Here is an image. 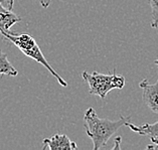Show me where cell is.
<instances>
[{"mask_svg":"<svg viewBox=\"0 0 158 150\" xmlns=\"http://www.w3.org/2000/svg\"><path fill=\"white\" fill-rule=\"evenodd\" d=\"M85 131L93 142L94 150L104 148L109 139L122 126H127L131 122V116H121L117 121L100 118L94 108L90 107L84 115Z\"/></svg>","mask_w":158,"mask_h":150,"instance_id":"obj_1","label":"cell"},{"mask_svg":"<svg viewBox=\"0 0 158 150\" xmlns=\"http://www.w3.org/2000/svg\"><path fill=\"white\" fill-rule=\"evenodd\" d=\"M82 78L89 85V93L98 96L101 99H105L112 90H121L125 86V78L123 76L116 75L115 69L113 73L109 75L101 74L98 72H93L92 74L83 72Z\"/></svg>","mask_w":158,"mask_h":150,"instance_id":"obj_2","label":"cell"},{"mask_svg":"<svg viewBox=\"0 0 158 150\" xmlns=\"http://www.w3.org/2000/svg\"><path fill=\"white\" fill-rule=\"evenodd\" d=\"M139 87L142 89V100L145 105L153 113L158 114V79L154 84H150L148 80L144 79L139 83Z\"/></svg>","mask_w":158,"mask_h":150,"instance_id":"obj_3","label":"cell"},{"mask_svg":"<svg viewBox=\"0 0 158 150\" xmlns=\"http://www.w3.org/2000/svg\"><path fill=\"white\" fill-rule=\"evenodd\" d=\"M44 150H77L78 145L75 141L71 140L64 134L56 133L51 138H44L42 140Z\"/></svg>","mask_w":158,"mask_h":150,"instance_id":"obj_4","label":"cell"},{"mask_svg":"<svg viewBox=\"0 0 158 150\" xmlns=\"http://www.w3.org/2000/svg\"><path fill=\"white\" fill-rule=\"evenodd\" d=\"M127 127H129L132 131L139 134V135L148 136L151 140V143H153L155 146V148H158V121L152 123V124L146 123V124L139 126L134 125L132 122H130Z\"/></svg>","mask_w":158,"mask_h":150,"instance_id":"obj_5","label":"cell"},{"mask_svg":"<svg viewBox=\"0 0 158 150\" xmlns=\"http://www.w3.org/2000/svg\"><path fill=\"white\" fill-rule=\"evenodd\" d=\"M20 21L21 17L13 13L12 10L7 9L0 4V32L10 31L9 29Z\"/></svg>","mask_w":158,"mask_h":150,"instance_id":"obj_6","label":"cell"},{"mask_svg":"<svg viewBox=\"0 0 158 150\" xmlns=\"http://www.w3.org/2000/svg\"><path fill=\"white\" fill-rule=\"evenodd\" d=\"M0 75L9 77H16L18 75L17 70L10 64L7 59V55L1 49H0Z\"/></svg>","mask_w":158,"mask_h":150,"instance_id":"obj_7","label":"cell"},{"mask_svg":"<svg viewBox=\"0 0 158 150\" xmlns=\"http://www.w3.org/2000/svg\"><path fill=\"white\" fill-rule=\"evenodd\" d=\"M151 7V27L158 30V0H148Z\"/></svg>","mask_w":158,"mask_h":150,"instance_id":"obj_8","label":"cell"},{"mask_svg":"<svg viewBox=\"0 0 158 150\" xmlns=\"http://www.w3.org/2000/svg\"><path fill=\"white\" fill-rule=\"evenodd\" d=\"M0 4L7 9L12 10L14 5V0H0Z\"/></svg>","mask_w":158,"mask_h":150,"instance_id":"obj_9","label":"cell"},{"mask_svg":"<svg viewBox=\"0 0 158 150\" xmlns=\"http://www.w3.org/2000/svg\"><path fill=\"white\" fill-rule=\"evenodd\" d=\"M52 0H40V5L44 7V8H48V7L51 5Z\"/></svg>","mask_w":158,"mask_h":150,"instance_id":"obj_10","label":"cell"},{"mask_svg":"<svg viewBox=\"0 0 158 150\" xmlns=\"http://www.w3.org/2000/svg\"><path fill=\"white\" fill-rule=\"evenodd\" d=\"M120 143H121V137H116L115 138V146L113 147V150L120 149Z\"/></svg>","mask_w":158,"mask_h":150,"instance_id":"obj_11","label":"cell"},{"mask_svg":"<svg viewBox=\"0 0 158 150\" xmlns=\"http://www.w3.org/2000/svg\"><path fill=\"white\" fill-rule=\"evenodd\" d=\"M154 64H155L156 66L158 67V59H157V60H154Z\"/></svg>","mask_w":158,"mask_h":150,"instance_id":"obj_12","label":"cell"}]
</instances>
